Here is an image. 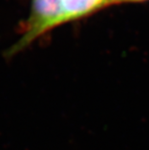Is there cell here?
<instances>
[{"instance_id": "6da1fadb", "label": "cell", "mask_w": 149, "mask_h": 150, "mask_svg": "<svg viewBox=\"0 0 149 150\" xmlns=\"http://www.w3.org/2000/svg\"><path fill=\"white\" fill-rule=\"evenodd\" d=\"M63 23L64 12L61 0H33L23 35L11 48L9 55L19 52L40 35Z\"/></svg>"}, {"instance_id": "7a4b0ae2", "label": "cell", "mask_w": 149, "mask_h": 150, "mask_svg": "<svg viewBox=\"0 0 149 150\" xmlns=\"http://www.w3.org/2000/svg\"><path fill=\"white\" fill-rule=\"evenodd\" d=\"M64 23L76 20L97 11L105 6H111V0H61Z\"/></svg>"}, {"instance_id": "3957f363", "label": "cell", "mask_w": 149, "mask_h": 150, "mask_svg": "<svg viewBox=\"0 0 149 150\" xmlns=\"http://www.w3.org/2000/svg\"><path fill=\"white\" fill-rule=\"evenodd\" d=\"M141 1H145V0H111V5L126 3V2H141Z\"/></svg>"}]
</instances>
